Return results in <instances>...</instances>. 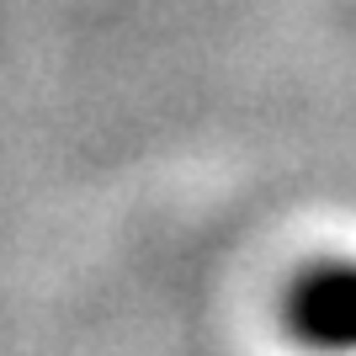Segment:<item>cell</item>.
I'll list each match as a JSON object with an SVG mask.
<instances>
[{"mask_svg":"<svg viewBox=\"0 0 356 356\" xmlns=\"http://www.w3.org/2000/svg\"><path fill=\"white\" fill-rule=\"evenodd\" d=\"M287 330L314 351H356V261H325L287 293Z\"/></svg>","mask_w":356,"mask_h":356,"instance_id":"cell-1","label":"cell"}]
</instances>
